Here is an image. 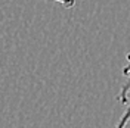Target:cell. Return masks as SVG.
I'll return each mask as SVG.
<instances>
[{
    "mask_svg": "<svg viewBox=\"0 0 130 128\" xmlns=\"http://www.w3.org/2000/svg\"><path fill=\"white\" fill-rule=\"evenodd\" d=\"M123 75H124V82H123L121 90H120L117 99L121 104H126V111L120 116L115 128H126L127 122L130 121V55H127L126 63L123 66Z\"/></svg>",
    "mask_w": 130,
    "mask_h": 128,
    "instance_id": "obj_1",
    "label": "cell"
},
{
    "mask_svg": "<svg viewBox=\"0 0 130 128\" xmlns=\"http://www.w3.org/2000/svg\"><path fill=\"white\" fill-rule=\"evenodd\" d=\"M50 2H56L59 5H62L64 8H73L75 5V0H50Z\"/></svg>",
    "mask_w": 130,
    "mask_h": 128,
    "instance_id": "obj_2",
    "label": "cell"
}]
</instances>
